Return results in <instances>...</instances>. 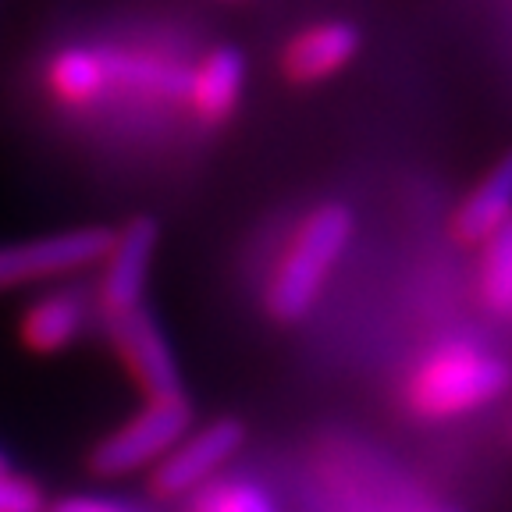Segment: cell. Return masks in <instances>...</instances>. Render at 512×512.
Returning a JSON list of instances; mask_svg holds the SVG:
<instances>
[{"mask_svg": "<svg viewBox=\"0 0 512 512\" xmlns=\"http://www.w3.org/2000/svg\"><path fill=\"white\" fill-rule=\"evenodd\" d=\"M349 239L352 214L342 203H324L299 224V232L292 235L285 256L278 260L271 281H267V310H271L274 320L306 317V310L324 292L328 274L342 260Z\"/></svg>", "mask_w": 512, "mask_h": 512, "instance_id": "cell-1", "label": "cell"}, {"mask_svg": "<svg viewBox=\"0 0 512 512\" xmlns=\"http://www.w3.org/2000/svg\"><path fill=\"white\" fill-rule=\"evenodd\" d=\"M509 388V367L488 349L452 342L420 360L406 384L409 406L427 420L470 413L495 402Z\"/></svg>", "mask_w": 512, "mask_h": 512, "instance_id": "cell-2", "label": "cell"}, {"mask_svg": "<svg viewBox=\"0 0 512 512\" xmlns=\"http://www.w3.org/2000/svg\"><path fill=\"white\" fill-rule=\"evenodd\" d=\"M192 420L196 413L185 392L168 399H146L128 420L96 441L89 452V473L100 480H121L153 470L192 431Z\"/></svg>", "mask_w": 512, "mask_h": 512, "instance_id": "cell-3", "label": "cell"}, {"mask_svg": "<svg viewBox=\"0 0 512 512\" xmlns=\"http://www.w3.org/2000/svg\"><path fill=\"white\" fill-rule=\"evenodd\" d=\"M111 239L114 235L107 228H75V232L43 235L29 242H8L0 246V292L36 285V281H57L104 264Z\"/></svg>", "mask_w": 512, "mask_h": 512, "instance_id": "cell-4", "label": "cell"}, {"mask_svg": "<svg viewBox=\"0 0 512 512\" xmlns=\"http://www.w3.org/2000/svg\"><path fill=\"white\" fill-rule=\"evenodd\" d=\"M246 445V427L242 420L221 416L203 427H192L168 456L160 459L150 470V484L160 498H178L203 491L224 466L239 456V448Z\"/></svg>", "mask_w": 512, "mask_h": 512, "instance_id": "cell-5", "label": "cell"}, {"mask_svg": "<svg viewBox=\"0 0 512 512\" xmlns=\"http://www.w3.org/2000/svg\"><path fill=\"white\" fill-rule=\"evenodd\" d=\"M107 338H111L125 374L143 392V399H168V395L185 392L168 335L160 331L146 306L107 317Z\"/></svg>", "mask_w": 512, "mask_h": 512, "instance_id": "cell-6", "label": "cell"}, {"mask_svg": "<svg viewBox=\"0 0 512 512\" xmlns=\"http://www.w3.org/2000/svg\"><path fill=\"white\" fill-rule=\"evenodd\" d=\"M153 256H157V224L150 217H136L114 235L104 256L100 288H96V303L104 320L143 306Z\"/></svg>", "mask_w": 512, "mask_h": 512, "instance_id": "cell-7", "label": "cell"}, {"mask_svg": "<svg viewBox=\"0 0 512 512\" xmlns=\"http://www.w3.org/2000/svg\"><path fill=\"white\" fill-rule=\"evenodd\" d=\"M89 303L75 288H57L40 296L18 320V338L36 356H57V352L72 349L79 335L86 331Z\"/></svg>", "mask_w": 512, "mask_h": 512, "instance_id": "cell-8", "label": "cell"}, {"mask_svg": "<svg viewBox=\"0 0 512 512\" xmlns=\"http://www.w3.org/2000/svg\"><path fill=\"white\" fill-rule=\"evenodd\" d=\"M360 50V32L349 22H324L299 32L285 50V72L292 82H320L342 72Z\"/></svg>", "mask_w": 512, "mask_h": 512, "instance_id": "cell-9", "label": "cell"}, {"mask_svg": "<svg viewBox=\"0 0 512 512\" xmlns=\"http://www.w3.org/2000/svg\"><path fill=\"white\" fill-rule=\"evenodd\" d=\"M509 217H512V150L505 153L495 168L473 185L470 196L459 203L456 217H452V232H456L459 242L480 246V242L491 239Z\"/></svg>", "mask_w": 512, "mask_h": 512, "instance_id": "cell-10", "label": "cell"}, {"mask_svg": "<svg viewBox=\"0 0 512 512\" xmlns=\"http://www.w3.org/2000/svg\"><path fill=\"white\" fill-rule=\"evenodd\" d=\"M242 82H246V61L235 47H217L192 79V104L207 121H221L239 104Z\"/></svg>", "mask_w": 512, "mask_h": 512, "instance_id": "cell-11", "label": "cell"}, {"mask_svg": "<svg viewBox=\"0 0 512 512\" xmlns=\"http://www.w3.org/2000/svg\"><path fill=\"white\" fill-rule=\"evenodd\" d=\"M480 299L491 313H512V217L480 242Z\"/></svg>", "mask_w": 512, "mask_h": 512, "instance_id": "cell-12", "label": "cell"}, {"mask_svg": "<svg viewBox=\"0 0 512 512\" xmlns=\"http://www.w3.org/2000/svg\"><path fill=\"white\" fill-rule=\"evenodd\" d=\"M107 82V68L104 61L89 50H64L61 57L50 68V86H54L57 96L72 100V104H82L89 96H96Z\"/></svg>", "mask_w": 512, "mask_h": 512, "instance_id": "cell-13", "label": "cell"}, {"mask_svg": "<svg viewBox=\"0 0 512 512\" xmlns=\"http://www.w3.org/2000/svg\"><path fill=\"white\" fill-rule=\"evenodd\" d=\"M0 512H47L40 484L0 456Z\"/></svg>", "mask_w": 512, "mask_h": 512, "instance_id": "cell-14", "label": "cell"}, {"mask_svg": "<svg viewBox=\"0 0 512 512\" xmlns=\"http://www.w3.org/2000/svg\"><path fill=\"white\" fill-rule=\"evenodd\" d=\"M196 512H274L267 495L253 484H217L200 495Z\"/></svg>", "mask_w": 512, "mask_h": 512, "instance_id": "cell-15", "label": "cell"}, {"mask_svg": "<svg viewBox=\"0 0 512 512\" xmlns=\"http://www.w3.org/2000/svg\"><path fill=\"white\" fill-rule=\"evenodd\" d=\"M47 512H139V509L121 502V498H107V495H68L57 505H50Z\"/></svg>", "mask_w": 512, "mask_h": 512, "instance_id": "cell-16", "label": "cell"}]
</instances>
